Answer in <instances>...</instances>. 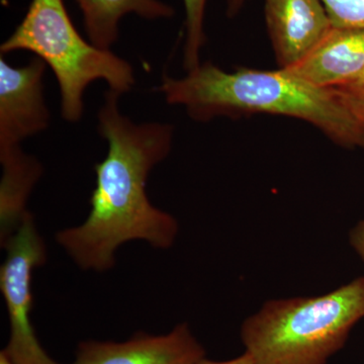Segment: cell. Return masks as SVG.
I'll use <instances>...</instances> for the list:
<instances>
[{"mask_svg":"<svg viewBox=\"0 0 364 364\" xmlns=\"http://www.w3.org/2000/svg\"><path fill=\"white\" fill-rule=\"evenodd\" d=\"M119 98L107 90L98 112L97 130L107 141V153L95 165L90 215L80 226L56 236L59 245L83 270L111 269L114 253L127 242L143 240L167 249L178 233L176 218L154 207L146 193L150 172L171 151L173 126L134 123L119 109Z\"/></svg>","mask_w":364,"mask_h":364,"instance_id":"6da1fadb","label":"cell"},{"mask_svg":"<svg viewBox=\"0 0 364 364\" xmlns=\"http://www.w3.org/2000/svg\"><path fill=\"white\" fill-rule=\"evenodd\" d=\"M156 90L196 122L248 114L291 117L315 127L337 145L363 148L336 91L309 85L286 69L227 71L205 62L182 77L164 74Z\"/></svg>","mask_w":364,"mask_h":364,"instance_id":"7a4b0ae2","label":"cell"},{"mask_svg":"<svg viewBox=\"0 0 364 364\" xmlns=\"http://www.w3.org/2000/svg\"><path fill=\"white\" fill-rule=\"evenodd\" d=\"M364 318V277L318 296L270 299L241 326L254 364H327Z\"/></svg>","mask_w":364,"mask_h":364,"instance_id":"3957f363","label":"cell"},{"mask_svg":"<svg viewBox=\"0 0 364 364\" xmlns=\"http://www.w3.org/2000/svg\"><path fill=\"white\" fill-rule=\"evenodd\" d=\"M16 51L33 53L51 69L59 86L61 114L69 123L82 117L83 97L91 83L104 80L121 97L136 83L127 60L79 33L63 0H32L20 25L0 46L1 55Z\"/></svg>","mask_w":364,"mask_h":364,"instance_id":"277c9868","label":"cell"},{"mask_svg":"<svg viewBox=\"0 0 364 364\" xmlns=\"http://www.w3.org/2000/svg\"><path fill=\"white\" fill-rule=\"evenodd\" d=\"M4 248L6 256L0 268V289L9 313L11 338L2 351L14 364H59L42 348L31 322L33 272L44 264L47 250L30 213Z\"/></svg>","mask_w":364,"mask_h":364,"instance_id":"5b68a950","label":"cell"},{"mask_svg":"<svg viewBox=\"0 0 364 364\" xmlns=\"http://www.w3.org/2000/svg\"><path fill=\"white\" fill-rule=\"evenodd\" d=\"M46 69L38 57L21 67L11 65L4 55L0 57V150L20 147L26 139L49 128Z\"/></svg>","mask_w":364,"mask_h":364,"instance_id":"8992f818","label":"cell"},{"mask_svg":"<svg viewBox=\"0 0 364 364\" xmlns=\"http://www.w3.org/2000/svg\"><path fill=\"white\" fill-rule=\"evenodd\" d=\"M264 16L280 69L296 65L333 26L322 0H264Z\"/></svg>","mask_w":364,"mask_h":364,"instance_id":"52a82bcc","label":"cell"},{"mask_svg":"<svg viewBox=\"0 0 364 364\" xmlns=\"http://www.w3.org/2000/svg\"><path fill=\"white\" fill-rule=\"evenodd\" d=\"M202 344L186 324L162 336L140 335L114 342H83L73 364H198L205 358Z\"/></svg>","mask_w":364,"mask_h":364,"instance_id":"ba28073f","label":"cell"},{"mask_svg":"<svg viewBox=\"0 0 364 364\" xmlns=\"http://www.w3.org/2000/svg\"><path fill=\"white\" fill-rule=\"evenodd\" d=\"M286 70L324 90L348 85L364 70V28L332 26L301 61Z\"/></svg>","mask_w":364,"mask_h":364,"instance_id":"9c48e42d","label":"cell"},{"mask_svg":"<svg viewBox=\"0 0 364 364\" xmlns=\"http://www.w3.org/2000/svg\"><path fill=\"white\" fill-rule=\"evenodd\" d=\"M0 237L4 247L28 213L26 205L43 173L41 163L20 147L0 150Z\"/></svg>","mask_w":364,"mask_h":364,"instance_id":"30bf717a","label":"cell"},{"mask_svg":"<svg viewBox=\"0 0 364 364\" xmlns=\"http://www.w3.org/2000/svg\"><path fill=\"white\" fill-rule=\"evenodd\" d=\"M83 16L88 40L102 49L112 50L119 37L124 16L136 14L148 21L170 18L173 7L161 0H75Z\"/></svg>","mask_w":364,"mask_h":364,"instance_id":"8fae6325","label":"cell"},{"mask_svg":"<svg viewBox=\"0 0 364 364\" xmlns=\"http://www.w3.org/2000/svg\"><path fill=\"white\" fill-rule=\"evenodd\" d=\"M186 11V41L183 68L186 72L200 65V52L205 43V16L208 0H182Z\"/></svg>","mask_w":364,"mask_h":364,"instance_id":"7c38bea8","label":"cell"},{"mask_svg":"<svg viewBox=\"0 0 364 364\" xmlns=\"http://www.w3.org/2000/svg\"><path fill=\"white\" fill-rule=\"evenodd\" d=\"M353 122L364 149V70L348 85L332 88Z\"/></svg>","mask_w":364,"mask_h":364,"instance_id":"4fadbf2b","label":"cell"},{"mask_svg":"<svg viewBox=\"0 0 364 364\" xmlns=\"http://www.w3.org/2000/svg\"><path fill=\"white\" fill-rule=\"evenodd\" d=\"M335 28H364V0H322Z\"/></svg>","mask_w":364,"mask_h":364,"instance_id":"5bb4252c","label":"cell"},{"mask_svg":"<svg viewBox=\"0 0 364 364\" xmlns=\"http://www.w3.org/2000/svg\"><path fill=\"white\" fill-rule=\"evenodd\" d=\"M349 242L352 248L364 262V220L358 222L349 234Z\"/></svg>","mask_w":364,"mask_h":364,"instance_id":"9a60e30c","label":"cell"},{"mask_svg":"<svg viewBox=\"0 0 364 364\" xmlns=\"http://www.w3.org/2000/svg\"><path fill=\"white\" fill-rule=\"evenodd\" d=\"M198 364H254V361L247 352L244 351V353L242 354V355L238 356V358H236L230 359V360L213 361L205 358Z\"/></svg>","mask_w":364,"mask_h":364,"instance_id":"2e32d148","label":"cell"},{"mask_svg":"<svg viewBox=\"0 0 364 364\" xmlns=\"http://www.w3.org/2000/svg\"><path fill=\"white\" fill-rule=\"evenodd\" d=\"M224 1L226 4L227 16L233 18L236 14L240 13L241 9H243L248 0H224Z\"/></svg>","mask_w":364,"mask_h":364,"instance_id":"e0dca14e","label":"cell"},{"mask_svg":"<svg viewBox=\"0 0 364 364\" xmlns=\"http://www.w3.org/2000/svg\"><path fill=\"white\" fill-rule=\"evenodd\" d=\"M0 364H14L7 358L6 354H4V351H1V354H0Z\"/></svg>","mask_w":364,"mask_h":364,"instance_id":"ac0fdd59","label":"cell"}]
</instances>
